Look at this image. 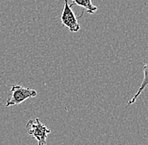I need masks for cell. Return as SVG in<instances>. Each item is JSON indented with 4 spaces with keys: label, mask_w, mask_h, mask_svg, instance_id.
<instances>
[{
    "label": "cell",
    "mask_w": 148,
    "mask_h": 145,
    "mask_svg": "<svg viewBox=\"0 0 148 145\" xmlns=\"http://www.w3.org/2000/svg\"><path fill=\"white\" fill-rule=\"evenodd\" d=\"M78 18L73 11L72 7L70 6L68 0H64L63 10L60 17L62 25L66 27L70 32L77 33L80 30V25L78 23Z\"/></svg>",
    "instance_id": "3"
},
{
    "label": "cell",
    "mask_w": 148,
    "mask_h": 145,
    "mask_svg": "<svg viewBox=\"0 0 148 145\" xmlns=\"http://www.w3.org/2000/svg\"><path fill=\"white\" fill-rule=\"evenodd\" d=\"M72 1H73V3L70 4L71 7H73L74 5H77L79 7H82L83 9H86V11L90 14H94L98 9V8L95 5L92 4L91 0H72Z\"/></svg>",
    "instance_id": "5"
},
{
    "label": "cell",
    "mask_w": 148,
    "mask_h": 145,
    "mask_svg": "<svg viewBox=\"0 0 148 145\" xmlns=\"http://www.w3.org/2000/svg\"><path fill=\"white\" fill-rule=\"evenodd\" d=\"M29 135L33 137L38 141V145H46V138L51 130L44 125L38 118L29 120L26 124Z\"/></svg>",
    "instance_id": "2"
},
{
    "label": "cell",
    "mask_w": 148,
    "mask_h": 145,
    "mask_svg": "<svg viewBox=\"0 0 148 145\" xmlns=\"http://www.w3.org/2000/svg\"><path fill=\"white\" fill-rule=\"evenodd\" d=\"M142 70H143V74H144V77H143L142 82H141V84H140V86L139 87L136 94H135V96L130 100L129 101H128V103L126 104V108L128 106H130V105H131V104H133V103L136 102V101L139 97V96L141 94V92L144 91V89L148 86V61L145 62L143 67H142Z\"/></svg>",
    "instance_id": "4"
},
{
    "label": "cell",
    "mask_w": 148,
    "mask_h": 145,
    "mask_svg": "<svg viewBox=\"0 0 148 145\" xmlns=\"http://www.w3.org/2000/svg\"></svg>",
    "instance_id": "6"
},
{
    "label": "cell",
    "mask_w": 148,
    "mask_h": 145,
    "mask_svg": "<svg viewBox=\"0 0 148 145\" xmlns=\"http://www.w3.org/2000/svg\"><path fill=\"white\" fill-rule=\"evenodd\" d=\"M37 91L34 89L24 87L20 85H13L10 88V94L7 98L5 107H14L18 105L29 98L36 97Z\"/></svg>",
    "instance_id": "1"
}]
</instances>
